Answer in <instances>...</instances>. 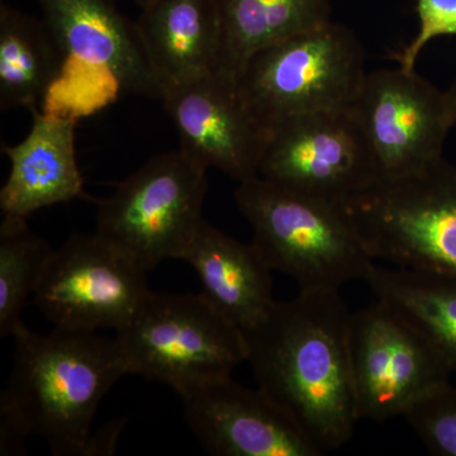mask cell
I'll use <instances>...</instances> for the list:
<instances>
[{
	"label": "cell",
	"instance_id": "cell-1",
	"mask_svg": "<svg viewBox=\"0 0 456 456\" xmlns=\"http://www.w3.org/2000/svg\"><path fill=\"white\" fill-rule=\"evenodd\" d=\"M351 312L338 290L305 289L274 302L241 330L257 388L293 419L321 454L349 443L355 430Z\"/></svg>",
	"mask_w": 456,
	"mask_h": 456
},
{
	"label": "cell",
	"instance_id": "cell-2",
	"mask_svg": "<svg viewBox=\"0 0 456 456\" xmlns=\"http://www.w3.org/2000/svg\"><path fill=\"white\" fill-rule=\"evenodd\" d=\"M14 338L13 367L0 395L2 455L22 452L28 436L46 441L53 455H92L93 422L110 388L130 373L117 338L25 325Z\"/></svg>",
	"mask_w": 456,
	"mask_h": 456
},
{
	"label": "cell",
	"instance_id": "cell-3",
	"mask_svg": "<svg viewBox=\"0 0 456 456\" xmlns=\"http://www.w3.org/2000/svg\"><path fill=\"white\" fill-rule=\"evenodd\" d=\"M235 200L269 268L289 275L299 290H340L370 277L373 256L344 204L261 176L239 183Z\"/></svg>",
	"mask_w": 456,
	"mask_h": 456
},
{
	"label": "cell",
	"instance_id": "cell-4",
	"mask_svg": "<svg viewBox=\"0 0 456 456\" xmlns=\"http://www.w3.org/2000/svg\"><path fill=\"white\" fill-rule=\"evenodd\" d=\"M365 77L362 42L330 20L255 53L237 74L236 86L269 130L290 117L347 110Z\"/></svg>",
	"mask_w": 456,
	"mask_h": 456
},
{
	"label": "cell",
	"instance_id": "cell-5",
	"mask_svg": "<svg viewBox=\"0 0 456 456\" xmlns=\"http://www.w3.org/2000/svg\"><path fill=\"white\" fill-rule=\"evenodd\" d=\"M131 374L178 393L232 374L246 362L244 334L203 293L150 290L117 330Z\"/></svg>",
	"mask_w": 456,
	"mask_h": 456
},
{
	"label": "cell",
	"instance_id": "cell-6",
	"mask_svg": "<svg viewBox=\"0 0 456 456\" xmlns=\"http://www.w3.org/2000/svg\"><path fill=\"white\" fill-rule=\"evenodd\" d=\"M207 169L182 150L150 159L97 204L98 235L143 272L182 260L203 222Z\"/></svg>",
	"mask_w": 456,
	"mask_h": 456
},
{
	"label": "cell",
	"instance_id": "cell-7",
	"mask_svg": "<svg viewBox=\"0 0 456 456\" xmlns=\"http://www.w3.org/2000/svg\"><path fill=\"white\" fill-rule=\"evenodd\" d=\"M345 208L374 260L456 277V165L375 183Z\"/></svg>",
	"mask_w": 456,
	"mask_h": 456
},
{
	"label": "cell",
	"instance_id": "cell-8",
	"mask_svg": "<svg viewBox=\"0 0 456 456\" xmlns=\"http://www.w3.org/2000/svg\"><path fill=\"white\" fill-rule=\"evenodd\" d=\"M350 112L367 140L378 182L413 175L436 164L456 127L448 92L402 68L367 73Z\"/></svg>",
	"mask_w": 456,
	"mask_h": 456
},
{
	"label": "cell",
	"instance_id": "cell-9",
	"mask_svg": "<svg viewBox=\"0 0 456 456\" xmlns=\"http://www.w3.org/2000/svg\"><path fill=\"white\" fill-rule=\"evenodd\" d=\"M349 345L359 421L404 416L456 370L424 335L379 301L351 314Z\"/></svg>",
	"mask_w": 456,
	"mask_h": 456
},
{
	"label": "cell",
	"instance_id": "cell-10",
	"mask_svg": "<svg viewBox=\"0 0 456 456\" xmlns=\"http://www.w3.org/2000/svg\"><path fill=\"white\" fill-rule=\"evenodd\" d=\"M146 272L97 232L53 250L33 302L57 329H121L150 292Z\"/></svg>",
	"mask_w": 456,
	"mask_h": 456
},
{
	"label": "cell",
	"instance_id": "cell-11",
	"mask_svg": "<svg viewBox=\"0 0 456 456\" xmlns=\"http://www.w3.org/2000/svg\"><path fill=\"white\" fill-rule=\"evenodd\" d=\"M259 176L342 204L378 182L373 156L350 108L270 126Z\"/></svg>",
	"mask_w": 456,
	"mask_h": 456
},
{
	"label": "cell",
	"instance_id": "cell-12",
	"mask_svg": "<svg viewBox=\"0 0 456 456\" xmlns=\"http://www.w3.org/2000/svg\"><path fill=\"white\" fill-rule=\"evenodd\" d=\"M161 101L189 158L239 183L259 176L269 130L242 101L235 77L215 71L165 89Z\"/></svg>",
	"mask_w": 456,
	"mask_h": 456
},
{
	"label": "cell",
	"instance_id": "cell-13",
	"mask_svg": "<svg viewBox=\"0 0 456 456\" xmlns=\"http://www.w3.org/2000/svg\"><path fill=\"white\" fill-rule=\"evenodd\" d=\"M42 20L55 40L64 71L97 75L118 94L163 98L136 22L114 0H37ZM60 77V79H61Z\"/></svg>",
	"mask_w": 456,
	"mask_h": 456
},
{
	"label": "cell",
	"instance_id": "cell-14",
	"mask_svg": "<svg viewBox=\"0 0 456 456\" xmlns=\"http://www.w3.org/2000/svg\"><path fill=\"white\" fill-rule=\"evenodd\" d=\"M185 421L208 454L320 456V450L260 388L231 375L178 393Z\"/></svg>",
	"mask_w": 456,
	"mask_h": 456
},
{
	"label": "cell",
	"instance_id": "cell-15",
	"mask_svg": "<svg viewBox=\"0 0 456 456\" xmlns=\"http://www.w3.org/2000/svg\"><path fill=\"white\" fill-rule=\"evenodd\" d=\"M32 117L26 139L3 147L11 161V173L0 191L4 216L27 218L55 204L90 200L77 160V118L40 110H33Z\"/></svg>",
	"mask_w": 456,
	"mask_h": 456
},
{
	"label": "cell",
	"instance_id": "cell-16",
	"mask_svg": "<svg viewBox=\"0 0 456 456\" xmlns=\"http://www.w3.org/2000/svg\"><path fill=\"white\" fill-rule=\"evenodd\" d=\"M136 25L164 92L217 71L221 22L216 0H154Z\"/></svg>",
	"mask_w": 456,
	"mask_h": 456
},
{
	"label": "cell",
	"instance_id": "cell-17",
	"mask_svg": "<svg viewBox=\"0 0 456 456\" xmlns=\"http://www.w3.org/2000/svg\"><path fill=\"white\" fill-rule=\"evenodd\" d=\"M182 260L196 270L206 298L241 330L274 305L273 270L253 242L237 241L203 220Z\"/></svg>",
	"mask_w": 456,
	"mask_h": 456
},
{
	"label": "cell",
	"instance_id": "cell-18",
	"mask_svg": "<svg viewBox=\"0 0 456 456\" xmlns=\"http://www.w3.org/2000/svg\"><path fill=\"white\" fill-rule=\"evenodd\" d=\"M221 22L217 71L235 77L265 47L331 20L332 0H216Z\"/></svg>",
	"mask_w": 456,
	"mask_h": 456
},
{
	"label": "cell",
	"instance_id": "cell-19",
	"mask_svg": "<svg viewBox=\"0 0 456 456\" xmlns=\"http://www.w3.org/2000/svg\"><path fill=\"white\" fill-rule=\"evenodd\" d=\"M64 71V59L44 20L0 5V108L38 110Z\"/></svg>",
	"mask_w": 456,
	"mask_h": 456
},
{
	"label": "cell",
	"instance_id": "cell-20",
	"mask_svg": "<svg viewBox=\"0 0 456 456\" xmlns=\"http://www.w3.org/2000/svg\"><path fill=\"white\" fill-rule=\"evenodd\" d=\"M367 283L456 369V277L431 270L375 265Z\"/></svg>",
	"mask_w": 456,
	"mask_h": 456
},
{
	"label": "cell",
	"instance_id": "cell-21",
	"mask_svg": "<svg viewBox=\"0 0 456 456\" xmlns=\"http://www.w3.org/2000/svg\"><path fill=\"white\" fill-rule=\"evenodd\" d=\"M27 218L4 216L0 226V335L13 336L25 323L22 312L33 297L53 248L33 232Z\"/></svg>",
	"mask_w": 456,
	"mask_h": 456
},
{
	"label": "cell",
	"instance_id": "cell-22",
	"mask_svg": "<svg viewBox=\"0 0 456 456\" xmlns=\"http://www.w3.org/2000/svg\"><path fill=\"white\" fill-rule=\"evenodd\" d=\"M408 425L436 456H456V386L437 387L408 408Z\"/></svg>",
	"mask_w": 456,
	"mask_h": 456
},
{
	"label": "cell",
	"instance_id": "cell-23",
	"mask_svg": "<svg viewBox=\"0 0 456 456\" xmlns=\"http://www.w3.org/2000/svg\"><path fill=\"white\" fill-rule=\"evenodd\" d=\"M419 32L395 56L399 68L415 70L417 60L428 42L441 36H456V0H417Z\"/></svg>",
	"mask_w": 456,
	"mask_h": 456
},
{
	"label": "cell",
	"instance_id": "cell-24",
	"mask_svg": "<svg viewBox=\"0 0 456 456\" xmlns=\"http://www.w3.org/2000/svg\"><path fill=\"white\" fill-rule=\"evenodd\" d=\"M446 92H448L449 97L452 99V107H454L456 121V79L454 80V83L452 84V86H450L449 90H446Z\"/></svg>",
	"mask_w": 456,
	"mask_h": 456
},
{
	"label": "cell",
	"instance_id": "cell-25",
	"mask_svg": "<svg viewBox=\"0 0 456 456\" xmlns=\"http://www.w3.org/2000/svg\"><path fill=\"white\" fill-rule=\"evenodd\" d=\"M131 2H134V4H137L141 9H143L146 8L147 5L151 4L154 0H131Z\"/></svg>",
	"mask_w": 456,
	"mask_h": 456
}]
</instances>
